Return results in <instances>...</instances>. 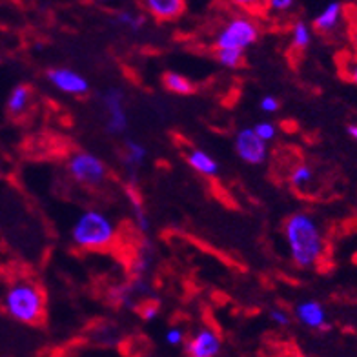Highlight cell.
Returning <instances> with one entry per match:
<instances>
[{
  "instance_id": "cell-22",
  "label": "cell",
  "mask_w": 357,
  "mask_h": 357,
  "mask_svg": "<svg viewBox=\"0 0 357 357\" xmlns=\"http://www.w3.org/2000/svg\"><path fill=\"white\" fill-rule=\"evenodd\" d=\"M254 128L255 135L261 139V141H264L268 144V142H272L275 137H278V126L272 123V121H261V123H257Z\"/></svg>"
},
{
  "instance_id": "cell-12",
  "label": "cell",
  "mask_w": 357,
  "mask_h": 357,
  "mask_svg": "<svg viewBox=\"0 0 357 357\" xmlns=\"http://www.w3.org/2000/svg\"><path fill=\"white\" fill-rule=\"evenodd\" d=\"M183 0H148L146 2V10L150 11L155 19L159 20H175L184 13Z\"/></svg>"
},
{
  "instance_id": "cell-31",
  "label": "cell",
  "mask_w": 357,
  "mask_h": 357,
  "mask_svg": "<svg viewBox=\"0 0 357 357\" xmlns=\"http://www.w3.org/2000/svg\"><path fill=\"white\" fill-rule=\"evenodd\" d=\"M282 357H299V356H282Z\"/></svg>"
},
{
  "instance_id": "cell-9",
  "label": "cell",
  "mask_w": 357,
  "mask_h": 357,
  "mask_svg": "<svg viewBox=\"0 0 357 357\" xmlns=\"http://www.w3.org/2000/svg\"><path fill=\"white\" fill-rule=\"evenodd\" d=\"M47 82L55 89H59L61 93L73 95V97H80L89 91V82L82 73L70 68H52L46 73Z\"/></svg>"
},
{
  "instance_id": "cell-25",
  "label": "cell",
  "mask_w": 357,
  "mask_h": 357,
  "mask_svg": "<svg viewBox=\"0 0 357 357\" xmlns=\"http://www.w3.org/2000/svg\"><path fill=\"white\" fill-rule=\"evenodd\" d=\"M259 108L263 109L264 113H275L281 108V102H279V99L275 95H264L263 99H261V102H259Z\"/></svg>"
},
{
  "instance_id": "cell-27",
  "label": "cell",
  "mask_w": 357,
  "mask_h": 357,
  "mask_svg": "<svg viewBox=\"0 0 357 357\" xmlns=\"http://www.w3.org/2000/svg\"><path fill=\"white\" fill-rule=\"evenodd\" d=\"M148 268H150V255L141 254L137 257L135 263H133V273H135L137 278H142L148 272Z\"/></svg>"
},
{
  "instance_id": "cell-1",
  "label": "cell",
  "mask_w": 357,
  "mask_h": 357,
  "mask_svg": "<svg viewBox=\"0 0 357 357\" xmlns=\"http://www.w3.org/2000/svg\"><path fill=\"white\" fill-rule=\"evenodd\" d=\"M284 241L296 266L314 268L324 254V237L319 225L310 213H291L284 222Z\"/></svg>"
},
{
  "instance_id": "cell-14",
  "label": "cell",
  "mask_w": 357,
  "mask_h": 357,
  "mask_svg": "<svg viewBox=\"0 0 357 357\" xmlns=\"http://www.w3.org/2000/svg\"><path fill=\"white\" fill-rule=\"evenodd\" d=\"M341 13H343V6L339 4V2H330L314 19V28L321 31V33H328V31L337 28L339 20H341Z\"/></svg>"
},
{
  "instance_id": "cell-18",
  "label": "cell",
  "mask_w": 357,
  "mask_h": 357,
  "mask_svg": "<svg viewBox=\"0 0 357 357\" xmlns=\"http://www.w3.org/2000/svg\"><path fill=\"white\" fill-rule=\"evenodd\" d=\"M312 43V29L310 26L303 20L294 24L291 28V46L297 47V50H305V47L310 46Z\"/></svg>"
},
{
  "instance_id": "cell-2",
  "label": "cell",
  "mask_w": 357,
  "mask_h": 357,
  "mask_svg": "<svg viewBox=\"0 0 357 357\" xmlns=\"http://www.w3.org/2000/svg\"><path fill=\"white\" fill-rule=\"evenodd\" d=\"M2 308L11 319L22 324H38L46 317V294L31 279H15L0 297Z\"/></svg>"
},
{
  "instance_id": "cell-5",
  "label": "cell",
  "mask_w": 357,
  "mask_h": 357,
  "mask_svg": "<svg viewBox=\"0 0 357 357\" xmlns=\"http://www.w3.org/2000/svg\"><path fill=\"white\" fill-rule=\"evenodd\" d=\"M68 174L77 184L88 186V188H95L106 181L108 177V168L102 160L97 155H93L91 151H73L66 162Z\"/></svg>"
},
{
  "instance_id": "cell-19",
  "label": "cell",
  "mask_w": 357,
  "mask_h": 357,
  "mask_svg": "<svg viewBox=\"0 0 357 357\" xmlns=\"http://www.w3.org/2000/svg\"><path fill=\"white\" fill-rule=\"evenodd\" d=\"M215 56L217 62L228 70H237L243 66V61H245V53L235 52V50H215Z\"/></svg>"
},
{
  "instance_id": "cell-23",
  "label": "cell",
  "mask_w": 357,
  "mask_h": 357,
  "mask_svg": "<svg viewBox=\"0 0 357 357\" xmlns=\"http://www.w3.org/2000/svg\"><path fill=\"white\" fill-rule=\"evenodd\" d=\"M166 343L169 347H181L186 341V335H184V330L178 328V326H172V328L166 330Z\"/></svg>"
},
{
  "instance_id": "cell-29",
  "label": "cell",
  "mask_w": 357,
  "mask_h": 357,
  "mask_svg": "<svg viewBox=\"0 0 357 357\" xmlns=\"http://www.w3.org/2000/svg\"><path fill=\"white\" fill-rule=\"evenodd\" d=\"M347 132H348V135L352 137L354 141L357 142V124H350V126L347 128Z\"/></svg>"
},
{
  "instance_id": "cell-11",
  "label": "cell",
  "mask_w": 357,
  "mask_h": 357,
  "mask_svg": "<svg viewBox=\"0 0 357 357\" xmlns=\"http://www.w3.org/2000/svg\"><path fill=\"white\" fill-rule=\"evenodd\" d=\"M186 160H188V166L197 172L202 177H215L219 174V162L213 159L208 151L201 150V148H192L186 153Z\"/></svg>"
},
{
  "instance_id": "cell-20",
  "label": "cell",
  "mask_w": 357,
  "mask_h": 357,
  "mask_svg": "<svg viewBox=\"0 0 357 357\" xmlns=\"http://www.w3.org/2000/svg\"><path fill=\"white\" fill-rule=\"evenodd\" d=\"M137 193L130 192V201H132V206H133V217H135V225L137 228L141 231H150V215L146 213L144 206L141 204L139 197H135Z\"/></svg>"
},
{
  "instance_id": "cell-15",
  "label": "cell",
  "mask_w": 357,
  "mask_h": 357,
  "mask_svg": "<svg viewBox=\"0 0 357 357\" xmlns=\"http://www.w3.org/2000/svg\"><path fill=\"white\" fill-rule=\"evenodd\" d=\"M162 86H165L166 91L174 95H183V97H188V95L195 93V84L183 73H177V71H166L162 75Z\"/></svg>"
},
{
  "instance_id": "cell-6",
  "label": "cell",
  "mask_w": 357,
  "mask_h": 357,
  "mask_svg": "<svg viewBox=\"0 0 357 357\" xmlns=\"http://www.w3.org/2000/svg\"><path fill=\"white\" fill-rule=\"evenodd\" d=\"M102 108L108 113L106 132L109 135H123L128 130V113L124 106V91L121 88H108L102 93Z\"/></svg>"
},
{
  "instance_id": "cell-3",
  "label": "cell",
  "mask_w": 357,
  "mask_h": 357,
  "mask_svg": "<svg viewBox=\"0 0 357 357\" xmlns=\"http://www.w3.org/2000/svg\"><path fill=\"white\" fill-rule=\"evenodd\" d=\"M119 234L117 222L108 213L88 208L71 225V241L77 248L102 250L115 243Z\"/></svg>"
},
{
  "instance_id": "cell-7",
  "label": "cell",
  "mask_w": 357,
  "mask_h": 357,
  "mask_svg": "<svg viewBox=\"0 0 357 357\" xmlns=\"http://www.w3.org/2000/svg\"><path fill=\"white\" fill-rule=\"evenodd\" d=\"M234 148L237 157L246 165H263L268 157V144L255 135L254 128H241L235 133Z\"/></svg>"
},
{
  "instance_id": "cell-30",
  "label": "cell",
  "mask_w": 357,
  "mask_h": 357,
  "mask_svg": "<svg viewBox=\"0 0 357 357\" xmlns=\"http://www.w3.org/2000/svg\"><path fill=\"white\" fill-rule=\"evenodd\" d=\"M350 80H352L354 84H357V62L354 64L352 70H350Z\"/></svg>"
},
{
  "instance_id": "cell-10",
  "label": "cell",
  "mask_w": 357,
  "mask_h": 357,
  "mask_svg": "<svg viewBox=\"0 0 357 357\" xmlns=\"http://www.w3.org/2000/svg\"><path fill=\"white\" fill-rule=\"evenodd\" d=\"M294 314H296V319L301 324H305L306 328H328V323H326V310H324L321 303L301 301L296 306V312H294Z\"/></svg>"
},
{
  "instance_id": "cell-21",
  "label": "cell",
  "mask_w": 357,
  "mask_h": 357,
  "mask_svg": "<svg viewBox=\"0 0 357 357\" xmlns=\"http://www.w3.org/2000/svg\"><path fill=\"white\" fill-rule=\"evenodd\" d=\"M312 178H314V169L308 165H299L290 174V183L294 184L296 188H303L306 184H310Z\"/></svg>"
},
{
  "instance_id": "cell-16",
  "label": "cell",
  "mask_w": 357,
  "mask_h": 357,
  "mask_svg": "<svg viewBox=\"0 0 357 357\" xmlns=\"http://www.w3.org/2000/svg\"><path fill=\"white\" fill-rule=\"evenodd\" d=\"M29 102H31V89H29V86H15L11 89L10 97H8V112L11 115H22L29 108Z\"/></svg>"
},
{
  "instance_id": "cell-28",
  "label": "cell",
  "mask_w": 357,
  "mask_h": 357,
  "mask_svg": "<svg viewBox=\"0 0 357 357\" xmlns=\"http://www.w3.org/2000/svg\"><path fill=\"white\" fill-rule=\"evenodd\" d=\"M268 8L272 11H288L294 8V2L291 0H272Z\"/></svg>"
},
{
  "instance_id": "cell-8",
  "label": "cell",
  "mask_w": 357,
  "mask_h": 357,
  "mask_svg": "<svg viewBox=\"0 0 357 357\" xmlns=\"http://www.w3.org/2000/svg\"><path fill=\"white\" fill-rule=\"evenodd\" d=\"M221 335L210 326H202V328L195 330L184 341V352L188 357H217L221 354Z\"/></svg>"
},
{
  "instance_id": "cell-24",
  "label": "cell",
  "mask_w": 357,
  "mask_h": 357,
  "mask_svg": "<svg viewBox=\"0 0 357 357\" xmlns=\"http://www.w3.org/2000/svg\"><path fill=\"white\" fill-rule=\"evenodd\" d=\"M268 319L272 321L273 324H278V326H288L291 321L288 312L282 310V308H272V310L268 312Z\"/></svg>"
},
{
  "instance_id": "cell-4",
  "label": "cell",
  "mask_w": 357,
  "mask_h": 357,
  "mask_svg": "<svg viewBox=\"0 0 357 357\" xmlns=\"http://www.w3.org/2000/svg\"><path fill=\"white\" fill-rule=\"evenodd\" d=\"M259 38V28L254 19L235 15L219 29L215 37V50H235L245 53Z\"/></svg>"
},
{
  "instance_id": "cell-26",
  "label": "cell",
  "mask_w": 357,
  "mask_h": 357,
  "mask_svg": "<svg viewBox=\"0 0 357 357\" xmlns=\"http://www.w3.org/2000/svg\"><path fill=\"white\" fill-rule=\"evenodd\" d=\"M139 314L142 315V319L144 321H153L159 317L160 308L157 303H146V305H142L141 308H139Z\"/></svg>"
},
{
  "instance_id": "cell-17",
  "label": "cell",
  "mask_w": 357,
  "mask_h": 357,
  "mask_svg": "<svg viewBox=\"0 0 357 357\" xmlns=\"http://www.w3.org/2000/svg\"><path fill=\"white\" fill-rule=\"evenodd\" d=\"M115 22L128 28L130 31H141L142 26L146 24V17L132 10H121L115 15Z\"/></svg>"
},
{
  "instance_id": "cell-13",
  "label": "cell",
  "mask_w": 357,
  "mask_h": 357,
  "mask_svg": "<svg viewBox=\"0 0 357 357\" xmlns=\"http://www.w3.org/2000/svg\"><path fill=\"white\" fill-rule=\"evenodd\" d=\"M146 157H148V150H146L144 144L133 141V139L124 141V165H126V169L130 172L132 178H135V172L144 165Z\"/></svg>"
}]
</instances>
